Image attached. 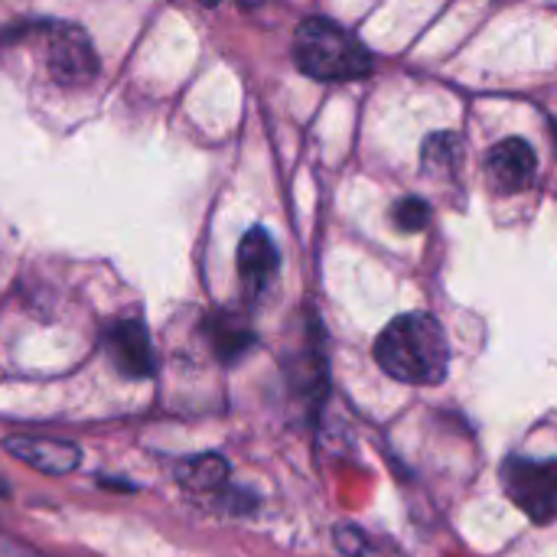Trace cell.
<instances>
[{"instance_id":"obj_4","label":"cell","mask_w":557,"mask_h":557,"mask_svg":"<svg viewBox=\"0 0 557 557\" xmlns=\"http://www.w3.org/2000/svg\"><path fill=\"white\" fill-rule=\"evenodd\" d=\"M46 65L55 82L82 85L95 78L98 55L91 49V39L75 23H52L46 29Z\"/></svg>"},{"instance_id":"obj_9","label":"cell","mask_w":557,"mask_h":557,"mask_svg":"<svg viewBox=\"0 0 557 557\" xmlns=\"http://www.w3.org/2000/svg\"><path fill=\"white\" fill-rule=\"evenodd\" d=\"M209 336H212V349L222 362H235L245 349H251L255 333L248 330L245 320L232 317V313H219L209 323Z\"/></svg>"},{"instance_id":"obj_6","label":"cell","mask_w":557,"mask_h":557,"mask_svg":"<svg viewBox=\"0 0 557 557\" xmlns=\"http://www.w3.org/2000/svg\"><path fill=\"white\" fill-rule=\"evenodd\" d=\"M539 170V157L535 150L522 140V137H509L503 144H496L486 157V176L499 193H522L532 186Z\"/></svg>"},{"instance_id":"obj_13","label":"cell","mask_w":557,"mask_h":557,"mask_svg":"<svg viewBox=\"0 0 557 557\" xmlns=\"http://www.w3.org/2000/svg\"><path fill=\"white\" fill-rule=\"evenodd\" d=\"M392 222H395L401 232H421V228L431 222V202L421 199V196H405V199L395 202Z\"/></svg>"},{"instance_id":"obj_3","label":"cell","mask_w":557,"mask_h":557,"mask_svg":"<svg viewBox=\"0 0 557 557\" xmlns=\"http://www.w3.org/2000/svg\"><path fill=\"white\" fill-rule=\"evenodd\" d=\"M503 486L509 499L532 516L535 522H552L557 499V467L555 460H522L509 457L503 463Z\"/></svg>"},{"instance_id":"obj_14","label":"cell","mask_w":557,"mask_h":557,"mask_svg":"<svg viewBox=\"0 0 557 557\" xmlns=\"http://www.w3.org/2000/svg\"><path fill=\"white\" fill-rule=\"evenodd\" d=\"M199 3H206V7H212V3H219V0H199Z\"/></svg>"},{"instance_id":"obj_1","label":"cell","mask_w":557,"mask_h":557,"mask_svg":"<svg viewBox=\"0 0 557 557\" xmlns=\"http://www.w3.org/2000/svg\"><path fill=\"white\" fill-rule=\"evenodd\" d=\"M375 362L398 382L437 385L450 369V346L434 317L405 313L375 339Z\"/></svg>"},{"instance_id":"obj_8","label":"cell","mask_w":557,"mask_h":557,"mask_svg":"<svg viewBox=\"0 0 557 557\" xmlns=\"http://www.w3.org/2000/svg\"><path fill=\"white\" fill-rule=\"evenodd\" d=\"M238 274L248 297H261L277 274V245L264 228H251L238 245Z\"/></svg>"},{"instance_id":"obj_10","label":"cell","mask_w":557,"mask_h":557,"mask_svg":"<svg viewBox=\"0 0 557 557\" xmlns=\"http://www.w3.org/2000/svg\"><path fill=\"white\" fill-rule=\"evenodd\" d=\"M180 480L186 490H196V493H209V490H219L225 486L228 480V463L215 454H206V457H193L189 463L180 467Z\"/></svg>"},{"instance_id":"obj_11","label":"cell","mask_w":557,"mask_h":557,"mask_svg":"<svg viewBox=\"0 0 557 557\" xmlns=\"http://www.w3.org/2000/svg\"><path fill=\"white\" fill-rule=\"evenodd\" d=\"M421 157H424V170H431V173H450L460 163V137L450 134V131H437V134H431L424 140Z\"/></svg>"},{"instance_id":"obj_5","label":"cell","mask_w":557,"mask_h":557,"mask_svg":"<svg viewBox=\"0 0 557 557\" xmlns=\"http://www.w3.org/2000/svg\"><path fill=\"white\" fill-rule=\"evenodd\" d=\"M108 356L114 362V369L127 379H150L157 372V356H153V343L144 330L140 320H121L108 330L104 336Z\"/></svg>"},{"instance_id":"obj_7","label":"cell","mask_w":557,"mask_h":557,"mask_svg":"<svg viewBox=\"0 0 557 557\" xmlns=\"http://www.w3.org/2000/svg\"><path fill=\"white\" fill-rule=\"evenodd\" d=\"M3 450L39 470V473H49V476H62V473H72L82 460L78 447L69 444V441H52V437H7L3 441Z\"/></svg>"},{"instance_id":"obj_2","label":"cell","mask_w":557,"mask_h":557,"mask_svg":"<svg viewBox=\"0 0 557 557\" xmlns=\"http://www.w3.org/2000/svg\"><path fill=\"white\" fill-rule=\"evenodd\" d=\"M294 59L304 75L320 82H352L375 69V59L362 39L326 16L304 20L294 36Z\"/></svg>"},{"instance_id":"obj_12","label":"cell","mask_w":557,"mask_h":557,"mask_svg":"<svg viewBox=\"0 0 557 557\" xmlns=\"http://www.w3.org/2000/svg\"><path fill=\"white\" fill-rule=\"evenodd\" d=\"M336 545H339L343 555L349 557H401L398 552H392L388 545H382L379 539L356 529V525H339L336 529Z\"/></svg>"}]
</instances>
